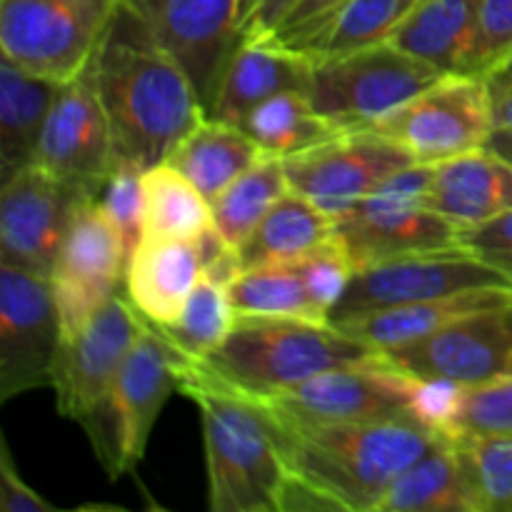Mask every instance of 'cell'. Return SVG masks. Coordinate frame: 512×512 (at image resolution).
I'll list each match as a JSON object with an SVG mask.
<instances>
[{
	"instance_id": "obj_5",
	"label": "cell",
	"mask_w": 512,
	"mask_h": 512,
	"mask_svg": "<svg viewBox=\"0 0 512 512\" xmlns=\"http://www.w3.org/2000/svg\"><path fill=\"white\" fill-rule=\"evenodd\" d=\"M193 363L145 320L108 398L80 423L108 480L133 473L145 458L165 403L180 390Z\"/></svg>"
},
{
	"instance_id": "obj_31",
	"label": "cell",
	"mask_w": 512,
	"mask_h": 512,
	"mask_svg": "<svg viewBox=\"0 0 512 512\" xmlns=\"http://www.w3.org/2000/svg\"><path fill=\"white\" fill-rule=\"evenodd\" d=\"M143 193V235L198 240L213 228L210 200L168 160L143 170Z\"/></svg>"
},
{
	"instance_id": "obj_32",
	"label": "cell",
	"mask_w": 512,
	"mask_h": 512,
	"mask_svg": "<svg viewBox=\"0 0 512 512\" xmlns=\"http://www.w3.org/2000/svg\"><path fill=\"white\" fill-rule=\"evenodd\" d=\"M418 0H348L333 18L298 45L305 58H335L390 40Z\"/></svg>"
},
{
	"instance_id": "obj_39",
	"label": "cell",
	"mask_w": 512,
	"mask_h": 512,
	"mask_svg": "<svg viewBox=\"0 0 512 512\" xmlns=\"http://www.w3.org/2000/svg\"><path fill=\"white\" fill-rule=\"evenodd\" d=\"M512 55V0H480V75Z\"/></svg>"
},
{
	"instance_id": "obj_10",
	"label": "cell",
	"mask_w": 512,
	"mask_h": 512,
	"mask_svg": "<svg viewBox=\"0 0 512 512\" xmlns=\"http://www.w3.org/2000/svg\"><path fill=\"white\" fill-rule=\"evenodd\" d=\"M368 128L398 143L415 163L438 165L485 148L495 130L493 95L485 78L443 75Z\"/></svg>"
},
{
	"instance_id": "obj_15",
	"label": "cell",
	"mask_w": 512,
	"mask_h": 512,
	"mask_svg": "<svg viewBox=\"0 0 512 512\" xmlns=\"http://www.w3.org/2000/svg\"><path fill=\"white\" fill-rule=\"evenodd\" d=\"M35 165L88 198H98L113 173V135L95 83V60L73 80L60 83L40 135Z\"/></svg>"
},
{
	"instance_id": "obj_16",
	"label": "cell",
	"mask_w": 512,
	"mask_h": 512,
	"mask_svg": "<svg viewBox=\"0 0 512 512\" xmlns=\"http://www.w3.org/2000/svg\"><path fill=\"white\" fill-rule=\"evenodd\" d=\"M88 195L25 165L0 183V265L50 278L75 210Z\"/></svg>"
},
{
	"instance_id": "obj_18",
	"label": "cell",
	"mask_w": 512,
	"mask_h": 512,
	"mask_svg": "<svg viewBox=\"0 0 512 512\" xmlns=\"http://www.w3.org/2000/svg\"><path fill=\"white\" fill-rule=\"evenodd\" d=\"M128 258L123 238L98 200L85 198L75 210L68 238L50 275L63 338L78 333L120 288H125Z\"/></svg>"
},
{
	"instance_id": "obj_34",
	"label": "cell",
	"mask_w": 512,
	"mask_h": 512,
	"mask_svg": "<svg viewBox=\"0 0 512 512\" xmlns=\"http://www.w3.org/2000/svg\"><path fill=\"white\" fill-rule=\"evenodd\" d=\"M235 323V310L230 303L228 285L218 283L213 278H200L193 295L185 303L183 313L168 325H155L175 348L190 360H203L213 353Z\"/></svg>"
},
{
	"instance_id": "obj_9",
	"label": "cell",
	"mask_w": 512,
	"mask_h": 512,
	"mask_svg": "<svg viewBox=\"0 0 512 512\" xmlns=\"http://www.w3.org/2000/svg\"><path fill=\"white\" fill-rule=\"evenodd\" d=\"M123 0H0V53L40 78L68 83L93 60Z\"/></svg>"
},
{
	"instance_id": "obj_35",
	"label": "cell",
	"mask_w": 512,
	"mask_h": 512,
	"mask_svg": "<svg viewBox=\"0 0 512 512\" xmlns=\"http://www.w3.org/2000/svg\"><path fill=\"white\" fill-rule=\"evenodd\" d=\"M440 428L453 435H512V375L468 388L445 385Z\"/></svg>"
},
{
	"instance_id": "obj_12",
	"label": "cell",
	"mask_w": 512,
	"mask_h": 512,
	"mask_svg": "<svg viewBox=\"0 0 512 512\" xmlns=\"http://www.w3.org/2000/svg\"><path fill=\"white\" fill-rule=\"evenodd\" d=\"M378 355L390 368L428 385L468 388L512 375V303L463 315Z\"/></svg>"
},
{
	"instance_id": "obj_3",
	"label": "cell",
	"mask_w": 512,
	"mask_h": 512,
	"mask_svg": "<svg viewBox=\"0 0 512 512\" xmlns=\"http://www.w3.org/2000/svg\"><path fill=\"white\" fill-rule=\"evenodd\" d=\"M373 358L378 350L325 320L235 315L228 338L198 360V368L235 393L268 400L325 370Z\"/></svg>"
},
{
	"instance_id": "obj_29",
	"label": "cell",
	"mask_w": 512,
	"mask_h": 512,
	"mask_svg": "<svg viewBox=\"0 0 512 512\" xmlns=\"http://www.w3.org/2000/svg\"><path fill=\"white\" fill-rule=\"evenodd\" d=\"M228 295L235 315H283L328 323V308L315 295L300 258L243 270L228 285Z\"/></svg>"
},
{
	"instance_id": "obj_36",
	"label": "cell",
	"mask_w": 512,
	"mask_h": 512,
	"mask_svg": "<svg viewBox=\"0 0 512 512\" xmlns=\"http://www.w3.org/2000/svg\"><path fill=\"white\" fill-rule=\"evenodd\" d=\"M453 438L473 483L480 512H512V435Z\"/></svg>"
},
{
	"instance_id": "obj_20",
	"label": "cell",
	"mask_w": 512,
	"mask_h": 512,
	"mask_svg": "<svg viewBox=\"0 0 512 512\" xmlns=\"http://www.w3.org/2000/svg\"><path fill=\"white\" fill-rule=\"evenodd\" d=\"M313 60L298 50L275 43L268 35H245L223 73L218 98L208 118L225 120L238 128L248 115L278 93H310Z\"/></svg>"
},
{
	"instance_id": "obj_14",
	"label": "cell",
	"mask_w": 512,
	"mask_h": 512,
	"mask_svg": "<svg viewBox=\"0 0 512 512\" xmlns=\"http://www.w3.org/2000/svg\"><path fill=\"white\" fill-rule=\"evenodd\" d=\"M190 75L205 115L243 33L245 0H125Z\"/></svg>"
},
{
	"instance_id": "obj_38",
	"label": "cell",
	"mask_w": 512,
	"mask_h": 512,
	"mask_svg": "<svg viewBox=\"0 0 512 512\" xmlns=\"http://www.w3.org/2000/svg\"><path fill=\"white\" fill-rule=\"evenodd\" d=\"M458 245L512 283V210L458 230Z\"/></svg>"
},
{
	"instance_id": "obj_11",
	"label": "cell",
	"mask_w": 512,
	"mask_h": 512,
	"mask_svg": "<svg viewBox=\"0 0 512 512\" xmlns=\"http://www.w3.org/2000/svg\"><path fill=\"white\" fill-rule=\"evenodd\" d=\"M485 288L512 290V283L463 248L380 260L353 270L328 323L343 325L380 310Z\"/></svg>"
},
{
	"instance_id": "obj_22",
	"label": "cell",
	"mask_w": 512,
	"mask_h": 512,
	"mask_svg": "<svg viewBox=\"0 0 512 512\" xmlns=\"http://www.w3.org/2000/svg\"><path fill=\"white\" fill-rule=\"evenodd\" d=\"M203 270V253L195 240L143 235L128 258L125 298L148 323L168 325L183 313Z\"/></svg>"
},
{
	"instance_id": "obj_44",
	"label": "cell",
	"mask_w": 512,
	"mask_h": 512,
	"mask_svg": "<svg viewBox=\"0 0 512 512\" xmlns=\"http://www.w3.org/2000/svg\"><path fill=\"white\" fill-rule=\"evenodd\" d=\"M493 120L495 128L512 130V90L493 95Z\"/></svg>"
},
{
	"instance_id": "obj_40",
	"label": "cell",
	"mask_w": 512,
	"mask_h": 512,
	"mask_svg": "<svg viewBox=\"0 0 512 512\" xmlns=\"http://www.w3.org/2000/svg\"><path fill=\"white\" fill-rule=\"evenodd\" d=\"M348 0H298L283 23L273 30L275 43L285 45V48H298L303 40H308L320 25L328 23L335 13H338Z\"/></svg>"
},
{
	"instance_id": "obj_28",
	"label": "cell",
	"mask_w": 512,
	"mask_h": 512,
	"mask_svg": "<svg viewBox=\"0 0 512 512\" xmlns=\"http://www.w3.org/2000/svg\"><path fill=\"white\" fill-rule=\"evenodd\" d=\"M260 158L263 153L243 128L205 115L175 145L168 163L178 168L205 198L213 200Z\"/></svg>"
},
{
	"instance_id": "obj_1",
	"label": "cell",
	"mask_w": 512,
	"mask_h": 512,
	"mask_svg": "<svg viewBox=\"0 0 512 512\" xmlns=\"http://www.w3.org/2000/svg\"><path fill=\"white\" fill-rule=\"evenodd\" d=\"M93 60L115 165L148 170L165 163L205 118L190 75L125 0Z\"/></svg>"
},
{
	"instance_id": "obj_37",
	"label": "cell",
	"mask_w": 512,
	"mask_h": 512,
	"mask_svg": "<svg viewBox=\"0 0 512 512\" xmlns=\"http://www.w3.org/2000/svg\"><path fill=\"white\" fill-rule=\"evenodd\" d=\"M108 215L110 223L123 238L128 255L143 238L145 220V193H143V170L133 165H115L110 178L105 180L103 190L95 198Z\"/></svg>"
},
{
	"instance_id": "obj_41",
	"label": "cell",
	"mask_w": 512,
	"mask_h": 512,
	"mask_svg": "<svg viewBox=\"0 0 512 512\" xmlns=\"http://www.w3.org/2000/svg\"><path fill=\"white\" fill-rule=\"evenodd\" d=\"M0 510L3 512H68L45 500L20 478L8 443L0 438Z\"/></svg>"
},
{
	"instance_id": "obj_42",
	"label": "cell",
	"mask_w": 512,
	"mask_h": 512,
	"mask_svg": "<svg viewBox=\"0 0 512 512\" xmlns=\"http://www.w3.org/2000/svg\"><path fill=\"white\" fill-rule=\"evenodd\" d=\"M295 3L298 0H245L243 33L273 35V30L283 23Z\"/></svg>"
},
{
	"instance_id": "obj_2",
	"label": "cell",
	"mask_w": 512,
	"mask_h": 512,
	"mask_svg": "<svg viewBox=\"0 0 512 512\" xmlns=\"http://www.w3.org/2000/svg\"><path fill=\"white\" fill-rule=\"evenodd\" d=\"M265 413L290 473L323 490L340 512L378 510L395 478L413 465L443 430L423 420L295 423L270 408H265Z\"/></svg>"
},
{
	"instance_id": "obj_24",
	"label": "cell",
	"mask_w": 512,
	"mask_h": 512,
	"mask_svg": "<svg viewBox=\"0 0 512 512\" xmlns=\"http://www.w3.org/2000/svg\"><path fill=\"white\" fill-rule=\"evenodd\" d=\"M375 512H480L455 438L445 430L403 470Z\"/></svg>"
},
{
	"instance_id": "obj_8",
	"label": "cell",
	"mask_w": 512,
	"mask_h": 512,
	"mask_svg": "<svg viewBox=\"0 0 512 512\" xmlns=\"http://www.w3.org/2000/svg\"><path fill=\"white\" fill-rule=\"evenodd\" d=\"M443 78L390 40L313 60L310 103L340 130H363Z\"/></svg>"
},
{
	"instance_id": "obj_26",
	"label": "cell",
	"mask_w": 512,
	"mask_h": 512,
	"mask_svg": "<svg viewBox=\"0 0 512 512\" xmlns=\"http://www.w3.org/2000/svg\"><path fill=\"white\" fill-rule=\"evenodd\" d=\"M512 303V290L508 288H485L468 290V293L448 295V298L425 300V303L400 305V308L380 310V313L363 315L350 323L335 325L343 333L353 335L360 343L370 345L373 350L393 348V345L408 343V340L423 338L463 315L478 313V310L500 308Z\"/></svg>"
},
{
	"instance_id": "obj_25",
	"label": "cell",
	"mask_w": 512,
	"mask_h": 512,
	"mask_svg": "<svg viewBox=\"0 0 512 512\" xmlns=\"http://www.w3.org/2000/svg\"><path fill=\"white\" fill-rule=\"evenodd\" d=\"M60 83L28 73L3 58L0 63V183L35 163Z\"/></svg>"
},
{
	"instance_id": "obj_45",
	"label": "cell",
	"mask_w": 512,
	"mask_h": 512,
	"mask_svg": "<svg viewBox=\"0 0 512 512\" xmlns=\"http://www.w3.org/2000/svg\"><path fill=\"white\" fill-rule=\"evenodd\" d=\"M485 148L493 150V153H498V155H503L505 160H510V163H512V130L495 128L493 133H490Z\"/></svg>"
},
{
	"instance_id": "obj_7",
	"label": "cell",
	"mask_w": 512,
	"mask_h": 512,
	"mask_svg": "<svg viewBox=\"0 0 512 512\" xmlns=\"http://www.w3.org/2000/svg\"><path fill=\"white\" fill-rule=\"evenodd\" d=\"M433 165L413 163L335 218L333 238L353 270L403 255L460 248L458 228L425 205Z\"/></svg>"
},
{
	"instance_id": "obj_23",
	"label": "cell",
	"mask_w": 512,
	"mask_h": 512,
	"mask_svg": "<svg viewBox=\"0 0 512 512\" xmlns=\"http://www.w3.org/2000/svg\"><path fill=\"white\" fill-rule=\"evenodd\" d=\"M425 205L455 228H470L512 210V163L488 148L433 165Z\"/></svg>"
},
{
	"instance_id": "obj_21",
	"label": "cell",
	"mask_w": 512,
	"mask_h": 512,
	"mask_svg": "<svg viewBox=\"0 0 512 512\" xmlns=\"http://www.w3.org/2000/svg\"><path fill=\"white\" fill-rule=\"evenodd\" d=\"M443 75H480V0H418L390 35Z\"/></svg>"
},
{
	"instance_id": "obj_27",
	"label": "cell",
	"mask_w": 512,
	"mask_h": 512,
	"mask_svg": "<svg viewBox=\"0 0 512 512\" xmlns=\"http://www.w3.org/2000/svg\"><path fill=\"white\" fill-rule=\"evenodd\" d=\"M335 220L320 205L288 188L238 250L243 270L303 258L333 240Z\"/></svg>"
},
{
	"instance_id": "obj_30",
	"label": "cell",
	"mask_w": 512,
	"mask_h": 512,
	"mask_svg": "<svg viewBox=\"0 0 512 512\" xmlns=\"http://www.w3.org/2000/svg\"><path fill=\"white\" fill-rule=\"evenodd\" d=\"M243 130L255 140L260 153L280 160L293 158L345 133L313 108L308 93H295V90L278 93L260 103L248 115Z\"/></svg>"
},
{
	"instance_id": "obj_33",
	"label": "cell",
	"mask_w": 512,
	"mask_h": 512,
	"mask_svg": "<svg viewBox=\"0 0 512 512\" xmlns=\"http://www.w3.org/2000/svg\"><path fill=\"white\" fill-rule=\"evenodd\" d=\"M288 188L283 160L263 155L258 163L250 165L243 175H238L228 188L220 190L210 200L213 228L230 248H240Z\"/></svg>"
},
{
	"instance_id": "obj_6",
	"label": "cell",
	"mask_w": 512,
	"mask_h": 512,
	"mask_svg": "<svg viewBox=\"0 0 512 512\" xmlns=\"http://www.w3.org/2000/svg\"><path fill=\"white\" fill-rule=\"evenodd\" d=\"M443 395L445 385H428L408 378L378 355L368 363L325 370L298 388L260 403L295 423L423 420L440 428Z\"/></svg>"
},
{
	"instance_id": "obj_4",
	"label": "cell",
	"mask_w": 512,
	"mask_h": 512,
	"mask_svg": "<svg viewBox=\"0 0 512 512\" xmlns=\"http://www.w3.org/2000/svg\"><path fill=\"white\" fill-rule=\"evenodd\" d=\"M180 393L203 423L208 505L213 512H280L288 465L258 400L240 395L190 365Z\"/></svg>"
},
{
	"instance_id": "obj_43",
	"label": "cell",
	"mask_w": 512,
	"mask_h": 512,
	"mask_svg": "<svg viewBox=\"0 0 512 512\" xmlns=\"http://www.w3.org/2000/svg\"><path fill=\"white\" fill-rule=\"evenodd\" d=\"M485 80H488L490 95L508 93V90H512V55L510 58H505L503 63H500Z\"/></svg>"
},
{
	"instance_id": "obj_13",
	"label": "cell",
	"mask_w": 512,
	"mask_h": 512,
	"mask_svg": "<svg viewBox=\"0 0 512 512\" xmlns=\"http://www.w3.org/2000/svg\"><path fill=\"white\" fill-rule=\"evenodd\" d=\"M60 343L50 278L0 265V403L50 388Z\"/></svg>"
},
{
	"instance_id": "obj_17",
	"label": "cell",
	"mask_w": 512,
	"mask_h": 512,
	"mask_svg": "<svg viewBox=\"0 0 512 512\" xmlns=\"http://www.w3.org/2000/svg\"><path fill=\"white\" fill-rule=\"evenodd\" d=\"M413 163L398 143L370 128L345 130L283 160L290 188L320 205L333 220Z\"/></svg>"
},
{
	"instance_id": "obj_19",
	"label": "cell",
	"mask_w": 512,
	"mask_h": 512,
	"mask_svg": "<svg viewBox=\"0 0 512 512\" xmlns=\"http://www.w3.org/2000/svg\"><path fill=\"white\" fill-rule=\"evenodd\" d=\"M143 323L133 303L115 295L78 333L63 338L50 383L60 418L80 425L108 398Z\"/></svg>"
}]
</instances>
